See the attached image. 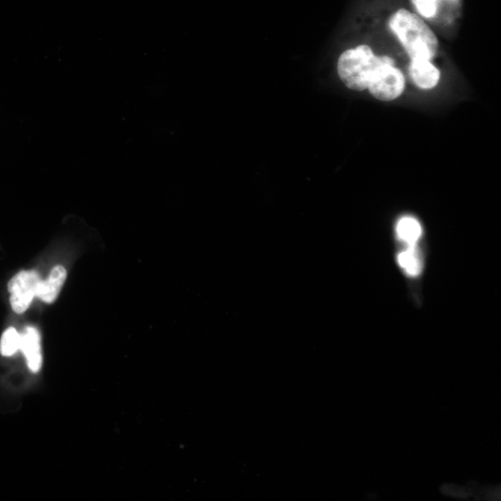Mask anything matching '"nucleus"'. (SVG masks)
<instances>
[{"label": "nucleus", "instance_id": "39448f33", "mask_svg": "<svg viewBox=\"0 0 501 501\" xmlns=\"http://www.w3.org/2000/svg\"><path fill=\"white\" fill-rule=\"evenodd\" d=\"M20 350L26 356L29 369L40 372L42 367V353L40 333L34 327H27L21 335Z\"/></svg>", "mask_w": 501, "mask_h": 501}, {"label": "nucleus", "instance_id": "423d86ee", "mask_svg": "<svg viewBox=\"0 0 501 501\" xmlns=\"http://www.w3.org/2000/svg\"><path fill=\"white\" fill-rule=\"evenodd\" d=\"M410 74L414 84L423 89L435 88L440 81L439 70L427 60H412Z\"/></svg>", "mask_w": 501, "mask_h": 501}, {"label": "nucleus", "instance_id": "6e6552de", "mask_svg": "<svg viewBox=\"0 0 501 501\" xmlns=\"http://www.w3.org/2000/svg\"><path fill=\"white\" fill-rule=\"evenodd\" d=\"M397 234L400 240L409 246L415 245L422 234L419 221L412 217L402 218L397 225Z\"/></svg>", "mask_w": 501, "mask_h": 501}, {"label": "nucleus", "instance_id": "0eeeda50", "mask_svg": "<svg viewBox=\"0 0 501 501\" xmlns=\"http://www.w3.org/2000/svg\"><path fill=\"white\" fill-rule=\"evenodd\" d=\"M66 278V269L62 266H55L49 278L42 281L36 297L45 303H53L59 297Z\"/></svg>", "mask_w": 501, "mask_h": 501}, {"label": "nucleus", "instance_id": "9d476101", "mask_svg": "<svg viewBox=\"0 0 501 501\" xmlns=\"http://www.w3.org/2000/svg\"><path fill=\"white\" fill-rule=\"evenodd\" d=\"M20 345L21 335H19L14 328H9L0 341V353L5 357H11L20 350Z\"/></svg>", "mask_w": 501, "mask_h": 501}, {"label": "nucleus", "instance_id": "9b49d317", "mask_svg": "<svg viewBox=\"0 0 501 501\" xmlns=\"http://www.w3.org/2000/svg\"><path fill=\"white\" fill-rule=\"evenodd\" d=\"M417 12L425 18H434L438 10L440 0H412Z\"/></svg>", "mask_w": 501, "mask_h": 501}, {"label": "nucleus", "instance_id": "1a4fd4ad", "mask_svg": "<svg viewBox=\"0 0 501 501\" xmlns=\"http://www.w3.org/2000/svg\"><path fill=\"white\" fill-rule=\"evenodd\" d=\"M397 262L404 273L411 278L418 277L421 273L422 261L415 245H411L408 249L402 250L397 257Z\"/></svg>", "mask_w": 501, "mask_h": 501}, {"label": "nucleus", "instance_id": "f03ea898", "mask_svg": "<svg viewBox=\"0 0 501 501\" xmlns=\"http://www.w3.org/2000/svg\"><path fill=\"white\" fill-rule=\"evenodd\" d=\"M385 63H394L388 56L377 57L365 45L344 51L339 58L337 70L343 83L355 91L368 89L373 77Z\"/></svg>", "mask_w": 501, "mask_h": 501}, {"label": "nucleus", "instance_id": "7ed1b4c3", "mask_svg": "<svg viewBox=\"0 0 501 501\" xmlns=\"http://www.w3.org/2000/svg\"><path fill=\"white\" fill-rule=\"evenodd\" d=\"M368 89L379 101H394L405 89V77L402 72L395 67V62L385 63L375 72Z\"/></svg>", "mask_w": 501, "mask_h": 501}, {"label": "nucleus", "instance_id": "20e7f679", "mask_svg": "<svg viewBox=\"0 0 501 501\" xmlns=\"http://www.w3.org/2000/svg\"><path fill=\"white\" fill-rule=\"evenodd\" d=\"M42 281L41 276L34 271L18 274L10 281L8 289L14 312L23 314L28 310Z\"/></svg>", "mask_w": 501, "mask_h": 501}, {"label": "nucleus", "instance_id": "f257e3e1", "mask_svg": "<svg viewBox=\"0 0 501 501\" xmlns=\"http://www.w3.org/2000/svg\"><path fill=\"white\" fill-rule=\"evenodd\" d=\"M389 28L412 60L431 61L436 55L437 38L419 15L400 9L391 16Z\"/></svg>", "mask_w": 501, "mask_h": 501}]
</instances>
